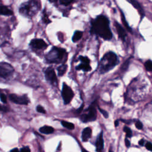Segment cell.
I'll list each match as a JSON object with an SVG mask.
<instances>
[{"label":"cell","mask_w":152,"mask_h":152,"mask_svg":"<svg viewBox=\"0 0 152 152\" xmlns=\"http://www.w3.org/2000/svg\"><path fill=\"white\" fill-rule=\"evenodd\" d=\"M90 32L106 41L111 40L112 38V34L109 27V20L103 15L98 16L92 21Z\"/></svg>","instance_id":"obj_1"},{"label":"cell","mask_w":152,"mask_h":152,"mask_svg":"<svg viewBox=\"0 0 152 152\" xmlns=\"http://www.w3.org/2000/svg\"><path fill=\"white\" fill-rule=\"evenodd\" d=\"M117 55L113 52L106 53L99 63V72L104 74L113 69L118 63Z\"/></svg>","instance_id":"obj_2"},{"label":"cell","mask_w":152,"mask_h":152,"mask_svg":"<svg viewBox=\"0 0 152 152\" xmlns=\"http://www.w3.org/2000/svg\"><path fill=\"white\" fill-rule=\"evenodd\" d=\"M67 58V52L64 49L53 47L46 55V60L49 63H64Z\"/></svg>","instance_id":"obj_3"},{"label":"cell","mask_w":152,"mask_h":152,"mask_svg":"<svg viewBox=\"0 0 152 152\" xmlns=\"http://www.w3.org/2000/svg\"><path fill=\"white\" fill-rule=\"evenodd\" d=\"M39 4L35 0H31L22 4L20 7V13L25 17H32L39 10Z\"/></svg>","instance_id":"obj_4"},{"label":"cell","mask_w":152,"mask_h":152,"mask_svg":"<svg viewBox=\"0 0 152 152\" xmlns=\"http://www.w3.org/2000/svg\"><path fill=\"white\" fill-rule=\"evenodd\" d=\"M97 112L95 105L92 104L88 109V113L86 114H83L81 116V119L84 123L91 122L94 121L96 119Z\"/></svg>","instance_id":"obj_5"},{"label":"cell","mask_w":152,"mask_h":152,"mask_svg":"<svg viewBox=\"0 0 152 152\" xmlns=\"http://www.w3.org/2000/svg\"><path fill=\"white\" fill-rule=\"evenodd\" d=\"M74 96L73 91L67 84L66 83L63 84L62 90V96L66 105L70 103Z\"/></svg>","instance_id":"obj_6"},{"label":"cell","mask_w":152,"mask_h":152,"mask_svg":"<svg viewBox=\"0 0 152 152\" xmlns=\"http://www.w3.org/2000/svg\"><path fill=\"white\" fill-rule=\"evenodd\" d=\"M14 69L9 64H0V78L7 79L13 74Z\"/></svg>","instance_id":"obj_7"},{"label":"cell","mask_w":152,"mask_h":152,"mask_svg":"<svg viewBox=\"0 0 152 152\" xmlns=\"http://www.w3.org/2000/svg\"><path fill=\"white\" fill-rule=\"evenodd\" d=\"M9 98L11 102L19 105H27L29 102V99L26 96H18L15 94H11L9 96Z\"/></svg>","instance_id":"obj_8"},{"label":"cell","mask_w":152,"mask_h":152,"mask_svg":"<svg viewBox=\"0 0 152 152\" xmlns=\"http://www.w3.org/2000/svg\"><path fill=\"white\" fill-rule=\"evenodd\" d=\"M45 77L50 83L55 85L57 83V77L53 68L49 67L45 71Z\"/></svg>","instance_id":"obj_9"},{"label":"cell","mask_w":152,"mask_h":152,"mask_svg":"<svg viewBox=\"0 0 152 152\" xmlns=\"http://www.w3.org/2000/svg\"><path fill=\"white\" fill-rule=\"evenodd\" d=\"M30 45L36 49H44L47 48V44L41 39H34L30 44Z\"/></svg>","instance_id":"obj_10"},{"label":"cell","mask_w":152,"mask_h":152,"mask_svg":"<svg viewBox=\"0 0 152 152\" xmlns=\"http://www.w3.org/2000/svg\"><path fill=\"white\" fill-rule=\"evenodd\" d=\"M114 23H115V26L116 27V30L119 38L123 41H125L126 38L127 36V34L125 31V30L122 27V26H121L120 24H119L117 21H115Z\"/></svg>","instance_id":"obj_11"},{"label":"cell","mask_w":152,"mask_h":152,"mask_svg":"<svg viewBox=\"0 0 152 152\" xmlns=\"http://www.w3.org/2000/svg\"><path fill=\"white\" fill-rule=\"evenodd\" d=\"M96 151L98 152H101L104 147V141L103 138V133L101 132L99 135L96 143Z\"/></svg>","instance_id":"obj_12"},{"label":"cell","mask_w":152,"mask_h":152,"mask_svg":"<svg viewBox=\"0 0 152 152\" xmlns=\"http://www.w3.org/2000/svg\"><path fill=\"white\" fill-rule=\"evenodd\" d=\"M92 135V129L89 127L84 128L82 133V140L83 141H87Z\"/></svg>","instance_id":"obj_13"},{"label":"cell","mask_w":152,"mask_h":152,"mask_svg":"<svg viewBox=\"0 0 152 152\" xmlns=\"http://www.w3.org/2000/svg\"><path fill=\"white\" fill-rule=\"evenodd\" d=\"M128 3H130L135 9H136L137 10H138L140 14L143 16H144V11L140 4L138 1H137L136 0H127Z\"/></svg>","instance_id":"obj_14"},{"label":"cell","mask_w":152,"mask_h":152,"mask_svg":"<svg viewBox=\"0 0 152 152\" xmlns=\"http://www.w3.org/2000/svg\"><path fill=\"white\" fill-rule=\"evenodd\" d=\"M13 14V11L8 7L5 6H0V15L11 16Z\"/></svg>","instance_id":"obj_15"},{"label":"cell","mask_w":152,"mask_h":152,"mask_svg":"<svg viewBox=\"0 0 152 152\" xmlns=\"http://www.w3.org/2000/svg\"><path fill=\"white\" fill-rule=\"evenodd\" d=\"M39 131L43 134H52L54 133V129L52 127H50V126H44V127H41L39 129Z\"/></svg>","instance_id":"obj_16"},{"label":"cell","mask_w":152,"mask_h":152,"mask_svg":"<svg viewBox=\"0 0 152 152\" xmlns=\"http://www.w3.org/2000/svg\"><path fill=\"white\" fill-rule=\"evenodd\" d=\"M76 69L77 70H83L84 71H89L91 70V67L90 66V64H85V63H81V64L77 66L76 67Z\"/></svg>","instance_id":"obj_17"},{"label":"cell","mask_w":152,"mask_h":152,"mask_svg":"<svg viewBox=\"0 0 152 152\" xmlns=\"http://www.w3.org/2000/svg\"><path fill=\"white\" fill-rule=\"evenodd\" d=\"M67 70V65L64 64H62L61 66H60L57 69L58 75L59 76H63L66 73Z\"/></svg>","instance_id":"obj_18"},{"label":"cell","mask_w":152,"mask_h":152,"mask_svg":"<svg viewBox=\"0 0 152 152\" xmlns=\"http://www.w3.org/2000/svg\"><path fill=\"white\" fill-rule=\"evenodd\" d=\"M83 36V32L81 31H79V30H77L76 31L73 35V36L72 38V41L73 42H76L77 41H78Z\"/></svg>","instance_id":"obj_19"},{"label":"cell","mask_w":152,"mask_h":152,"mask_svg":"<svg viewBox=\"0 0 152 152\" xmlns=\"http://www.w3.org/2000/svg\"><path fill=\"white\" fill-rule=\"evenodd\" d=\"M121 19H122V21H123V23L124 24V26L128 30L129 32H131V27L129 26V24L127 22V20L126 19V17H125V16L123 13V11L121 12Z\"/></svg>","instance_id":"obj_20"},{"label":"cell","mask_w":152,"mask_h":152,"mask_svg":"<svg viewBox=\"0 0 152 152\" xmlns=\"http://www.w3.org/2000/svg\"><path fill=\"white\" fill-rule=\"evenodd\" d=\"M61 124L63 127L67 128L69 130H73L75 127L74 125L71 123L67 122V121H63L61 122Z\"/></svg>","instance_id":"obj_21"},{"label":"cell","mask_w":152,"mask_h":152,"mask_svg":"<svg viewBox=\"0 0 152 152\" xmlns=\"http://www.w3.org/2000/svg\"><path fill=\"white\" fill-rule=\"evenodd\" d=\"M144 66L147 71L152 72V61L147 60L144 64Z\"/></svg>","instance_id":"obj_22"},{"label":"cell","mask_w":152,"mask_h":152,"mask_svg":"<svg viewBox=\"0 0 152 152\" xmlns=\"http://www.w3.org/2000/svg\"><path fill=\"white\" fill-rule=\"evenodd\" d=\"M123 130L126 133L127 138H131L133 136L132 131L131 130V129L130 128H128L127 127H124Z\"/></svg>","instance_id":"obj_23"},{"label":"cell","mask_w":152,"mask_h":152,"mask_svg":"<svg viewBox=\"0 0 152 152\" xmlns=\"http://www.w3.org/2000/svg\"><path fill=\"white\" fill-rule=\"evenodd\" d=\"M79 59L81 61V62L82 63H85V64H90V59L87 57H86V56H79Z\"/></svg>","instance_id":"obj_24"},{"label":"cell","mask_w":152,"mask_h":152,"mask_svg":"<svg viewBox=\"0 0 152 152\" xmlns=\"http://www.w3.org/2000/svg\"><path fill=\"white\" fill-rule=\"evenodd\" d=\"M73 1V0H59L60 4L65 6H69Z\"/></svg>","instance_id":"obj_25"},{"label":"cell","mask_w":152,"mask_h":152,"mask_svg":"<svg viewBox=\"0 0 152 152\" xmlns=\"http://www.w3.org/2000/svg\"><path fill=\"white\" fill-rule=\"evenodd\" d=\"M36 110L38 112H40V113H46V111H45V109L41 105H38L36 107Z\"/></svg>","instance_id":"obj_26"},{"label":"cell","mask_w":152,"mask_h":152,"mask_svg":"<svg viewBox=\"0 0 152 152\" xmlns=\"http://www.w3.org/2000/svg\"><path fill=\"white\" fill-rule=\"evenodd\" d=\"M98 109H99V111L102 113V114L103 115V116H104L105 118H108L109 114H108V113L106 111H105V110H103V109L100 108L99 107H98Z\"/></svg>","instance_id":"obj_27"},{"label":"cell","mask_w":152,"mask_h":152,"mask_svg":"<svg viewBox=\"0 0 152 152\" xmlns=\"http://www.w3.org/2000/svg\"><path fill=\"white\" fill-rule=\"evenodd\" d=\"M136 127L137 129L138 130H141L143 127V125L142 124V123L140 121H137V122L136 123Z\"/></svg>","instance_id":"obj_28"},{"label":"cell","mask_w":152,"mask_h":152,"mask_svg":"<svg viewBox=\"0 0 152 152\" xmlns=\"http://www.w3.org/2000/svg\"><path fill=\"white\" fill-rule=\"evenodd\" d=\"M0 99H1V101L3 103H7V96L4 94H0Z\"/></svg>","instance_id":"obj_29"},{"label":"cell","mask_w":152,"mask_h":152,"mask_svg":"<svg viewBox=\"0 0 152 152\" xmlns=\"http://www.w3.org/2000/svg\"><path fill=\"white\" fill-rule=\"evenodd\" d=\"M43 20H44V22L46 24H48L51 22V20H49L48 17V16L46 15V13H44V14L43 16Z\"/></svg>","instance_id":"obj_30"},{"label":"cell","mask_w":152,"mask_h":152,"mask_svg":"<svg viewBox=\"0 0 152 152\" xmlns=\"http://www.w3.org/2000/svg\"><path fill=\"white\" fill-rule=\"evenodd\" d=\"M129 59L128 60H127L123 64V65L121 67V69H123V70H127L128 66H129Z\"/></svg>","instance_id":"obj_31"},{"label":"cell","mask_w":152,"mask_h":152,"mask_svg":"<svg viewBox=\"0 0 152 152\" xmlns=\"http://www.w3.org/2000/svg\"><path fill=\"white\" fill-rule=\"evenodd\" d=\"M145 146H146V148L148 150L152 151V144H151V143H150V142L146 143Z\"/></svg>","instance_id":"obj_32"},{"label":"cell","mask_w":152,"mask_h":152,"mask_svg":"<svg viewBox=\"0 0 152 152\" xmlns=\"http://www.w3.org/2000/svg\"><path fill=\"white\" fill-rule=\"evenodd\" d=\"M20 152H30V150L28 147H24L21 149Z\"/></svg>","instance_id":"obj_33"},{"label":"cell","mask_w":152,"mask_h":152,"mask_svg":"<svg viewBox=\"0 0 152 152\" xmlns=\"http://www.w3.org/2000/svg\"><path fill=\"white\" fill-rule=\"evenodd\" d=\"M8 109L7 107L3 106L1 105H0V111H3V112H6L7 111Z\"/></svg>","instance_id":"obj_34"},{"label":"cell","mask_w":152,"mask_h":152,"mask_svg":"<svg viewBox=\"0 0 152 152\" xmlns=\"http://www.w3.org/2000/svg\"><path fill=\"white\" fill-rule=\"evenodd\" d=\"M125 143H126V146H127V147H130V146L131 145V143H130V140L128 138H126Z\"/></svg>","instance_id":"obj_35"},{"label":"cell","mask_w":152,"mask_h":152,"mask_svg":"<svg viewBox=\"0 0 152 152\" xmlns=\"http://www.w3.org/2000/svg\"><path fill=\"white\" fill-rule=\"evenodd\" d=\"M114 124H115V126L116 127H118V126H119V121H118V120H116V121H115Z\"/></svg>","instance_id":"obj_36"},{"label":"cell","mask_w":152,"mask_h":152,"mask_svg":"<svg viewBox=\"0 0 152 152\" xmlns=\"http://www.w3.org/2000/svg\"><path fill=\"white\" fill-rule=\"evenodd\" d=\"M144 140H143V139L139 141V144H140V146H143V145H144Z\"/></svg>","instance_id":"obj_37"},{"label":"cell","mask_w":152,"mask_h":152,"mask_svg":"<svg viewBox=\"0 0 152 152\" xmlns=\"http://www.w3.org/2000/svg\"><path fill=\"white\" fill-rule=\"evenodd\" d=\"M83 106H84V105H83L78 110H77V112H78V113H80L81 111H82V109H83Z\"/></svg>","instance_id":"obj_38"},{"label":"cell","mask_w":152,"mask_h":152,"mask_svg":"<svg viewBox=\"0 0 152 152\" xmlns=\"http://www.w3.org/2000/svg\"><path fill=\"white\" fill-rule=\"evenodd\" d=\"M10 152H20V151H19V150L17 148H16L13 149Z\"/></svg>","instance_id":"obj_39"},{"label":"cell","mask_w":152,"mask_h":152,"mask_svg":"<svg viewBox=\"0 0 152 152\" xmlns=\"http://www.w3.org/2000/svg\"><path fill=\"white\" fill-rule=\"evenodd\" d=\"M48 1L50 2V3H55V2H56L58 0H48Z\"/></svg>","instance_id":"obj_40"},{"label":"cell","mask_w":152,"mask_h":152,"mask_svg":"<svg viewBox=\"0 0 152 152\" xmlns=\"http://www.w3.org/2000/svg\"><path fill=\"white\" fill-rule=\"evenodd\" d=\"M82 152H88V151L86 150L85 149H82Z\"/></svg>","instance_id":"obj_41"},{"label":"cell","mask_w":152,"mask_h":152,"mask_svg":"<svg viewBox=\"0 0 152 152\" xmlns=\"http://www.w3.org/2000/svg\"><path fill=\"white\" fill-rule=\"evenodd\" d=\"M109 152H113V151H112L111 150H109Z\"/></svg>","instance_id":"obj_42"}]
</instances>
